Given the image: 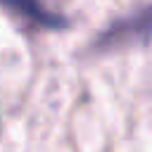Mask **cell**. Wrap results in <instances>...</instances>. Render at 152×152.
<instances>
[{
    "instance_id": "1",
    "label": "cell",
    "mask_w": 152,
    "mask_h": 152,
    "mask_svg": "<svg viewBox=\"0 0 152 152\" xmlns=\"http://www.w3.org/2000/svg\"><path fill=\"white\" fill-rule=\"evenodd\" d=\"M152 43V2L142 5L140 10L116 19L109 24L95 48L97 50H112V48H128V45H147Z\"/></svg>"
},
{
    "instance_id": "2",
    "label": "cell",
    "mask_w": 152,
    "mask_h": 152,
    "mask_svg": "<svg viewBox=\"0 0 152 152\" xmlns=\"http://www.w3.org/2000/svg\"><path fill=\"white\" fill-rule=\"evenodd\" d=\"M2 5L12 12H17L19 17H26L28 21L43 26V28H64L66 26V19L57 12L45 10L40 0H2Z\"/></svg>"
}]
</instances>
